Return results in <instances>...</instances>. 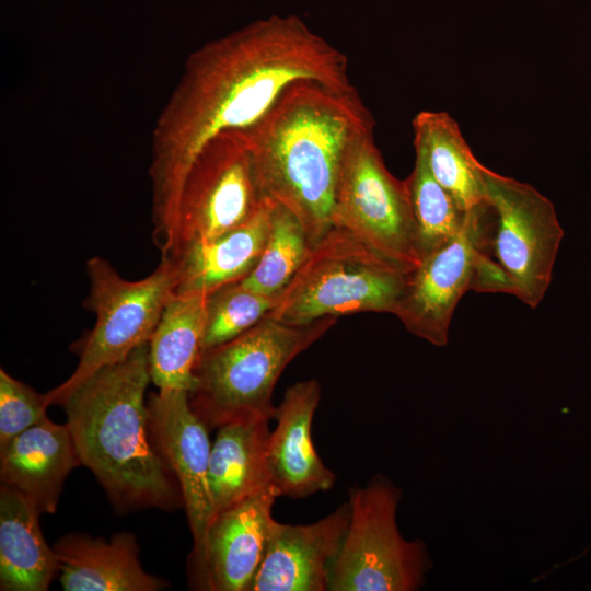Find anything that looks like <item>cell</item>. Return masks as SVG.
Listing matches in <instances>:
<instances>
[{
  "mask_svg": "<svg viewBox=\"0 0 591 591\" xmlns=\"http://www.w3.org/2000/svg\"><path fill=\"white\" fill-rule=\"evenodd\" d=\"M348 68L347 56L297 15L254 21L193 51L152 131L149 174L160 250L172 245L185 178L211 139L253 126L296 82L352 86Z\"/></svg>",
  "mask_w": 591,
  "mask_h": 591,
  "instance_id": "obj_1",
  "label": "cell"
},
{
  "mask_svg": "<svg viewBox=\"0 0 591 591\" xmlns=\"http://www.w3.org/2000/svg\"><path fill=\"white\" fill-rule=\"evenodd\" d=\"M374 119L352 85L299 81L242 129L266 197L289 209L315 245L333 227L335 190L354 143Z\"/></svg>",
  "mask_w": 591,
  "mask_h": 591,
  "instance_id": "obj_2",
  "label": "cell"
},
{
  "mask_svg": "<svg viewBox=\"0 0 591 591\" xmlns=\"http://www.w3.org/2000/svg\"><path fill=\"white\" fill-rule=\"evenodd\" d=\"M150 381L146 343L95 372L61 404L81 464L119 511L184 507L178 482L150 437L144 402Z\"/></svg>",
  "mask_w": 591,
  "mask_h": 591,
  "instance_id": "obj_3",
  "label": "cell"
},
{
  "mask_svg": "<svg viewBox=\"0 0 591 591\" xmlns=\"http://www.w3.org/2000/svg\"><path fill=\"white\" fill-rule=\"evenodd\" d=\"M337 317L291 326L265 316L237 337L201 352L189 403L209 429L251 417L274 419L271 396L286 367Z\"/></svg>",
  "mask_w": 591,
  "mask_h": 591,
  "instance_id": "obj_4",
  "label": "cell"
},
{
  "mask_svg": "<svg viewBox=\"0 0 591 591\" xmlns=\"http://www.w3.org/2000/svg\"><path fill=\"white\" fill-rule=\"evenodd\" d=\"M410 274L349 231L333 225L312 246L266 316L302 326L354 313L395 314Z\"/></svg>",
  "mask_w": 591,
  "mask_h": 591,
  "instance_id": "obj_5",
  "label": "cell"
},
{
  "mask_svg": "<svg viewBox=\"0 0 591 591\" xmlns=\"http://www.w3.org/2000/svg\"><path fill=\"white\" fill-rule=\"evenodd\" d=\"M90 291L83 305L95 316L84 338L73 373L45 393L49 405H61L67 396L99 370L125 360L137 347L149 343L167 302L175 294L173 264L162 257L148 277L124 279L102 257L86 262Z\"/></svg>",
  "mask_w": 591,
  "mask_h": 591,
  "instance_id": "obj_6",
  "label": "cell"
},
{
  "mask_svg": "<svg viewBox=\"0 0 591 591\" xmlns=\"http://www.w3.org/2000/svg\"><path fill=\"white\" fill-rule=\"evenodd\" d=\"M402 491L376 475L349 489L350 521L331 571L329 591H413L430 559L425 543L406 541L396 524Z\"/></svg>",
  "mask_w": 591,
  "mask_h": 591,
  "instance_id": "obj_7",
  "label": "cell"
},
{
  "mask_svg": "<svg viewBox=\"0 0 591 591\" xmlns=\"http://www.w3.org/2000/svg\"><path fill=\"white\" fill-rule=\"evenodd\" d=\"M486 204L495 217L489 254L508 293L530 308L543 300L564 236L554 205L530 184L482 169Z\"/></svg>",
  "mask_w": 591,
  "mask_h": 591,
  "instance_id": "obj_8",
  "label": "cell"
},
{
  "mask_svg": "<svg viewBox=\"0 0 591 591\" xmlns=\"http://www.w3.org/2000/svg\"><path fill=\"white\" fill-rule=\"evenodd\" d=\"M269 198L263 192L242 129L224 131L198 153L185 178L169 255L248 221Z\"/></svg>",
  "mask_w": 591,
  "mask_h": 591,
  "instance_id": "obj_9",
  "label": "cell"
},
{
  "mask_svg": "<svg viewBox=\"0 0 591 591\" xmlns=\"http://www.w3.org/2000/svg\"><path fill=\"white\" fill-rule=\"evenodd\" d=\"M332 224L349 231L406 270L420 265L405 182L386 169L373 131L361 136L344 161Z\"/></svg>",
  "mask_w": 591,
  "mask_h": 591,
  "instance_id": "obj_10",
  "label": "cell"
},
{
  "mask_svg": "<svg viewBox=\"0 0 591 591\" xmlns=\"http://www.w3.org/2000/svg\"><path fill=\"white\" fill-rule=\"evenodd\" d=\"M488 212L487 204L468 210L460 232L412 271L394 314L410 334L438 347L448 344L454 310L475 289L489 255Z\"/></svg>",
  "mask_w": 591,
  "mask_h": 591,
  "instance_id": "obj_11",
  "label": "cell"
},
{
  "mask_svg": "<svg viewBox=\"0 0 591 591\" xmlns=\"http://www.w3.org/2000/svg\"><path fill=\"white\" fill-rule=\"evenodd\" d=\"M147 407L152 443L182 491L196 559L212 519L209 428L192 408L186 391L159 390L149 396Z\"/></svg>",
  "mask_w": 591,
  "mask_h": 591,
  "instance_id": "obj_12",
  "label": "cell"
},
{
  "mask_svg": "<svg viewBox=\"0 0 591 591\" xmlns=\"http://www.w3.org/2000/svg\"><path fill=\"white\" fill-rule=\"evenodd\" d=\"M279 493L270 486L218 513L194 559L201 589L247 591L266 553Z\"/></svg>",
  "mask_w": 591,
  "mask_h": 591,
  "instance_id": "obj_13",
  "label": "cell"
},
{
  "mask_svg": "<svg viewBox=\"0 0 591 591\" xmlns=\"http://www.w3.org/2000/svg\"><path fill=\"white\" fill-rule=\"evenodd\" d=\"M350 521L345 502L311 524L274 521L263 561L247 591H325Z\"/></svg>",
  "mask_w": 591,
  "mask_h": 591,
  "instance_id": "obj_14",
  "label": "cell"
},
{
  "mask_svg": "<svg viewBox=\"0 0 591 591\" xmlns=\"http://www.w3.org/2000/svg\"><path fill=\"white\" fill-rule=\"evenodd\" d=\"M321 399L315 379L290 385L276 408V428L267 442L271 485L280 496L305 498L333 488L336 476L318 456L312 439V422Z\"/></svg>",
  "mask_w": 591,
  "mask_h": 591,
  "instance_id": "obj_15",
  "label": "cell"
},
{
  "mask_svg": "<svg viewBox=\"0 0 591 591\" xmlns=\"http://www.w3.org/2000/svg\"><path fill=\"white\" fill-rule=\"evenodd\" d=\"M79 464L68 425L47 417L0 450V480L40 513H55L65 480Z\"/></svg>",
  "mask_w": 591,
  "mask_h": 591,
  "instance_id": "obj_16",
  "label": "cell"
},
{
  "mask_svg": "<svg viewBox=\"0 0 591 591\" xmlns=\"http://www.w3.org/2000/svg\"><path fill=\"white\" fill-rule=\"evenodd\" d=\"M275 201L242 225L208 241L187 244L162 256L175 269V294L205 293L243 280L257 265L270 227Z\"/></svg>",
  "mask_w": 591,
  "mask_h": 591,
  "instance_id": "obj_17",
  "label": "cell"
},
{
  "mask_svg": "<svg viewBox=\"0 0 591 591\" xmlns=\"http://www.w3.org/2000/svg\"><path fill=\"white\" fill-rule=\"evenodd\" d=\"M65 591H158L163 580L144 571L134 534L116 533L109 541L71 533L54 545Z\"/></svg>",
  "mask_w": 591,
  "mask_h": 591,
  "instance_id": "obj_18",
  "label": "cell"
},
{
  "mask_svg": "<svg viewBox=\"0 0 591 591\" xmlns=\"http://www.w3.org/2000/svg\"><path fill=\"white\" fill-rule=\"evenodd\" d=\"M269 434V419L259 417L227 422L218 428L208 470L212 519L273 486L267 463Z\"/></svg>",
  "mask_w": 591,
  "mask_h": 591,
  "instance_id": "obj_19",
  "label": "cell"
},
{
  "mask_svg": "<svg viewBox=\"0 0 591 591\" xmlns=\"http://www.w3.org/2000/svg\"><path fill=\"white\" fill-rule=\"evenodd\" d=\"M42 513L21 494L0 487V590L47 591L59 571L46 543Z\"/></svg>",
  "mask_w": 591,
  "mask_h": 591,
  "instance_id": "obj_20",
  "label": "cell"
},
{
  "mask_svg": "<svg viewBox=\"0 0 591 591\" xmlns=\"http://www.w3.org/2000/svg\"><path fill=\"white\" fill-rule=\"evenodd\" d=\"M208 294H174L149 341V371L159 390L190 393L201 355Z\"/></svg>",
  "mask_w": 591,
  "mask_h": 591,
  "instance_id": "obj_21",
  "label": "cell"
},
{
  "mask_svg": "<svg viewBox=\"0 0 591 591\" xmlns=\"http://www.w3.org/2000/svg\"><path fill=\"white\" fill-rule=\"evenodd\" d=\"M414 146L437 182L464 211L486 204L483 164L474 157L457 123L445 112L422 111L413 119Z\"/></svg>",
  "mask_w": 591,
  "mask_h": 591,
  "instance_id": "obj_22",
  "label": "cell"
},
{
  "mask_svg": "<svg viewBox=\"0 0 591 591\" xmlns=\"http://www.w3.org/2000/svg\"><path fill=\"white\" fill-rule=\"evenodd\" d=\"M415 152L414 170L404 182L422 260L460 232L467 211L432 176L424 154L417 149Z\"/></svg>",
  "mask_w": 591,
  "mask_h": 591,
  "instance_id": "obj_23",
  "label": "cell"
},
{
  "mask_svg": "<svg viewBox=\"0 0 591 591\" xmlns=\"http://www.w3.org/2000/svg\"><path fill=\"white\" fill-rule=\"evenodd\" d=\"M311 248L299 219L275 201L263 253L255 268L240 283L257 293L277 297L300 269Z\"/></svg>",
  "mask_w": 591,
  "mask_h": 591,
  "instance_id": "obj_24",
  "label": "cell"
},
{
  "mask_svg": "<svg viewBox=\"0 0 591 591\" xmlns=\"http://www.w3.org/2000/svg\"><path fill=\"white\" fill-rule=\"evenodd\" d=\"M277 297L257 293L240 281L208 294L201 352L246 332L274 308Z\"/></svg>",
  "mask_w": 591,
  "mask_h": 591,
  "instance_id": "obj_25",
  "label": "cell"
},
{
  "mask_svg": "<svg viewBox=\"0 0 591 591\" xmlns=\"http://www.w3.org/2000/svg\"><path fill=\"white\" fill-rule=\"evenodd\" d=\"M46 395L0 370V450L16 436L47 418Z\"/></svg>",
  "mask_w": 591,
  "mask_h": 591,
  "instance_id": "obj_26",
  "label": "cell"
},
{
  "mask_svg": "<svg viewBox=\"0 0 591 591\" xmlns=\"http://www.w3.org/2000/svg\"><path fill=\"white\" fill-rule=\"evenodd\" d=\"M590 548H591V544L589 545V547L586 551H589Z\"/></svg>",
  "mask_w": 591,
  "mask_h": 591,
  "instance_id": "obj_27",
  "label": "cell"
}]
</instances>
